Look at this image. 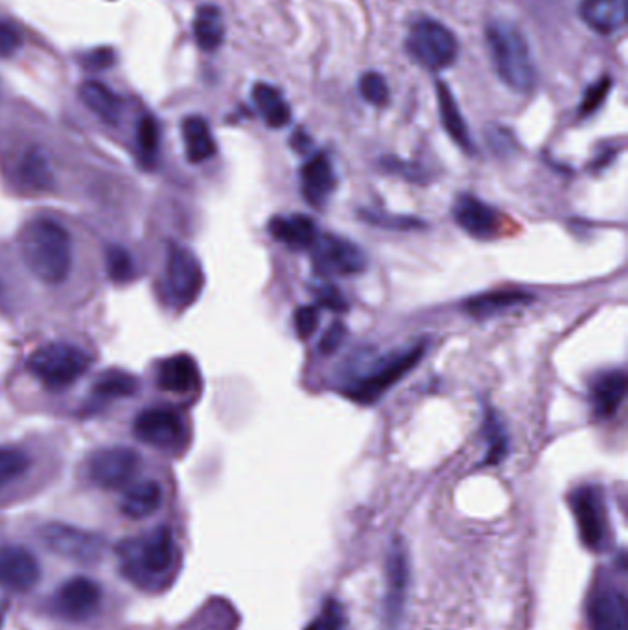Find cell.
<instances>
[{
	"mask_svg": "<svg viewBox=\"0 0 628 630\" xmlns=\"http://www.w3.org/2000/svg\"><path fill=\"white\" fill-rule=\"evenodd\" d=\"M21 34L17 26L0 19V58H10L21 48Z\"/></svg>",
	"mask_w": 628,
	"mask_h": 630,
	"instance_id": "cell-39",
	"label": "cell"
},
{
	"mask_svg": "<svg viewBox=\"0 0 628 630\" xmlns=\"http://www.w3.org/2000/svg\"><path fill=\"white\" fill-rule=\"evenodd\" d=\"M41 542L47 546L54 555L61 559L72 560L83 566H91L102 559L105 551V540L98 533L85 531L80 527L69 524L43 525L39 529Z\"/></svg>",
	"mask_w": 628,
	"mask_h": 630,
	"instance_id": "cell-6",
	"label": "cell"
},
{
	"mask_svg": "<svg viewBox=\"0 0 628 630\" xmlns=\"http://www.w3.org/2000/svg\"><path fill=\"white\" fill-rule=\"evenodd\" d=\"M19 247L26 268L43 284L58 286L69 277L74 247L63 223L48 216L30 220L19 234Z\"/></svg>",
	"mask_w": 628,
	"mask_h": 630,
	"instance_id": "cell-1",
	"label": "cell"
},
{
	"mask_svg": "<svg viewBox=\"0 0 628 630\" xmlns=\"http://www.w3.org/2000/svg\"><path fill=\"white\" fill-rule=\"evenodd\" d=\"M485 433H487V441H489V452L485 457V465H500L505 459V455L509 454V439L505 428L498 419V415L494 411L487 413L485 420Z\"/></svg>",
	"mask_w": 628,
	"mask_h": 630,
	"instance_id": "cell-32",
	"label": "cell"
},
{
	"mask_svg": "<svg viewBox=\"0 0 628 630\" xmlns=\"http://www.w3.org/2000/svg\"><path fill=\"white\" fill-rule=\"evenodd\" d=\"M139 391V380L124 371H107L94 384L96 402L111 398L133 397Z\"/></svg>",
	"mask_w": 628,
	"mask_h": 630,
	"instance_id": "cell-31",
	"label": "cell"
},
{
	"mask_svg": "<svg viewBox=\"0 0 628 630\" xmlns=\"http://www.w3.org/2000/svg\"><path fill=\"white\" fill-rule=\"evenodd\" d=\"M361 218L365 222L378 225L382 229H395V231H411V229H422L424 223L417 218H408V216H387L382 212H369V210H361Z\"/></svg>",
	"mask_w": 628,
	"mask_h": 630,
	"instance_id": "cell-36",
	"label": "cell"
},
{
	"mask_svg": "<svg viewBox=\"0 0 628 630\" xmlns=\"http://www.w3.org/2000/svg\"><path fill=\"white\" fill-rule=\"evenodd\" d=\"M293 321H295V330H297L299 338H312L315 330H317V325H319L317 308L315 306H301V308H297Z\"/></svg>",
	"mask_w": 628,
	"mask_h": 630,
	"instance_id": "cell-38",
	"label": "cell"
},
{
	"mask_svg": "<svg viewBox=\"0 0 628 630\" xmlns=\"http://www.w3.org/2000/svg\"><path fill=\"white\" fill-rule=\"evenodd\" d=\"M301 183L306 201L314 207H323L336 188L334 168L325 153H317L301 168Z\"/></svg>",
	"mask_w": 628,
	"mask_h": 630,
	"instance_id": "cell-20",
	"label": "cell"
},
{
	"mask_svg": "<svg viewBox=\"0 0 628 630\" xmlns=\"http://www.w3.org/2000/svg\"><path fill=\"white\" fill-rule=\"evenodd\" d=\"M166 284L172 301L179 306L194 303L205 284L203 268L196 255L187 247L175 242L168 244Z\"/></svg>",
	"mask_w": 628,
	"mask_h": 630,
	"instance_id": "cell-9",
	"label": "cell"
},
{
	"mask_svg": "<svg viewBox=\"0 0 628 630\" xmlns=\"http://www.w3.org/2000/svg\"><path fill=\"white\" fill-rule=\"evenodd\" d=\"M140 468V455L126 448L113 446L94 452L87 463V474L100 489H120L137 476Z\"/></svg>",
	"mask_w": 628,
	"mask_h": 630,
	"instance_id": "cell-11",
	"label": "cell"
},
{
	"mask_svg": "<svg viewBox=\"0 0 628 630\" xmlns=\"http://www.w3.org/2000/svg\"><path fill=\"white\" fill-rule=\"evenodd\" d=\"M194 35L199 47L207 52L220 48L225 37V24L223 15L216 6H203L199 8L196 21H194Z\"/></svg>",
	"mask_w": 628,
	"mask_h": 630,
	"instance_id": "cell-30",
	"label": "cell"
},
{
	"mask_svg": "<svg viewBox=\"0 0 628 630\" xmlns=\"http://www.w3.org/2000/svg\"><path fill=\"white\" fill-rule=\"evenodd\" d=\"M157 385L161 391L175 395L198 391L201 385L198 363L188 354H175L166 358L157 367Z\"/></svg>",
	"mask_w": 628,
	"mask_h": 630,
	"instance_id": "cell-17",
	"label": "cell"
},
{
	"mask_svg": "<svg viewBox=\"0 0 628 630\" xmlns=\"http://www.w3.org/2000/svg\"><path fill=\"white\" fill-rule=\"evenodd\" d=\"M117 63V54L111 48H96L82 58V65L89 70H105Z\"/></svg>",
	"mask_w": 628,
	"mask_h": 630,
	"instance_id": "cell-42",
	"label": "cell"
},
{
	"mask_svg": "<svg viewBox=\"0 0 628 630\" xmlns=\"http://www.w3.org/2000/svg\"><path fill=\"white\" fill-rule=\"evenodd\" d=\"M41 579V566L28 549L17 544L0 546V586L24 594Z\"/></svg>",
	"mask_w": 628,
	"mask_h": 630,
	"instance_id": "cell-14",
	"label": "cell"
},
{
	"mask_svg": "<svg viewBox=\"0 0 628 630\" xmlns=\"http://www.w3.org/2000/svg\"><path fill=\"white\" fill-rule=\"evenodd\" d=\"M310 253L315 271L326 277H350L367 268V257L360 247L338 234H317Z\"/></svg>",
	"mask_w": 628,
	"mask_h": 630,
	"instance_id": "cell-7",
	"label": "cell"
},
{
	"mask_svg": "<svg viewBox=\"0 0 628 630\" xmlns=\"http://www.w3.org/2000/svg\"><path fill=\"white\" fill-rule=\"evenodd\" d=\"M105 262H107V273L113 282L126 284L129 280L135 279L137 268H135V260L131 257L128 249H124L120 245L107 247Z\"/></svg>",
	"mask_w": 628,
	"mask_h": 630,
	"instance_id": "cell-34",
	"label": "cell"
},
{
	"mask_svg": "<svg viewBox=\"0 0 628 630\" xmlns=\"http://www.w3.org/2000/svg\"><path fill=\"white\" fill-rule=\"evenodd\" d=\"M426 354V343L420 341L406 349L396 350L387 358H382L365 376L343 385L345 397L360 404H373L378 398L398 384L406 374L411 373Z\"/></svg>",
	"mask_w": 628,
	"mask_h": 630,
	"instance_id": "cell-3",
	"label": "cell"
},
{
	"mask_svg": "<svg viewBox=\"0 0 628 630\" xmlns=\"http://www.w3.org/2000/svg\"><path fill=\"white\" fill-rule=\"evenodd\" d=\"M489 142L492 150H496V152H511L512 146H514L511 133L500 126H494L490 129Z\"/></svg>",
	"mask_w": 628,
	"mask_h": 630,
	"instance_id": "cell-45",
	"label": "cell"
},
{
	"mask_svg": "<svg viewBox=\"0 0 628 630\" xmlns=\"http://www.w3.org/2000/svg\"><path fill=\"white\" fill-rule=\"evenodd\" d=\"M163 505V489L157 481H142L133 485L120 502V511L131 520H142L157 513Z\"/></svg>",
	"mask_w": 628,
	"mask_h": 630,
	"instance_id": "cell-23",
	"label": "cell"
},
{
	"mask_svg": "<svg viewBox=\"0 0 628 630\" xmlns=\"http://www.w3.org/2000/svg\"><path fill=\"white\" fill-rule=\"evenodd\" d=\"M345 336H347V327H345L341 321L332 323L325 334H323V338H321L319 350H321L323 354H334V352L339 349V345L343 343Z\"/></svg>",
	"mask_w": 628,
	"mask_h": 630,
	"instance_id": "cell-43",
	"label": "cell"
},
{
	"mask_svg": "<svg viewBox=\"0 0 628 630\" xmlns=\"http://www.w3.org/2000/svg\"><path fill=\"white\" fill-rule=\"evenodd\" d=\"M406 48L417 63L433 70L450 67L457 58L454 34L444 24L428 17H422L411 26Z\"/></svg>",
	"mask_w": 628,
	"mask_h": 630,
	"instance_id": "cell-5",
	"label": "cell"
},
{
	"mask_svg": "<svg viewBox=\"0 0 628 630\" xmlns=\"http://www.w3.org/2000/svg\"><path fill=\"white\" fill-rule=\"evenodd\" d=\"M345 627H347V619H345L343 608L339 607L338 601H328L319 619L317 630H345Z\"/></svg>",
	"mask_w": 628,
	"mask_h": 630,
	"instance_id": "cell-41",
	"label": "cell"
},
{
	"mask_svg": "<svg viewBox=\"0 0 628 630\" xmlns=\"http://www.w3.org/2000/svg\"><path fill=\"white\" fill-rule=\"evenodd\" d=\"M317 303L325 306L328 310H332V312H345L349 308L347 301L343 299V295L339 293L338 288H334L330 284H326V286L317 290Z\"/></svg>",
	"mask_w": 628,
	"mask_h": 630,
	"instance_id": "cell-44",
	"label": "cell"
},
{
	"mask_svg": "<svg viewBox=\"0 0 628 630\" xmlns=\"http://www.w3.org/2000/svg\"><path fill=\"white\" fill-rule=\"evenodd\" d=\"M570 502L582 544L592 551H603L608 542V516L601 489L581 487L571 494Z\"/></svg>",
	"mask_w": 628,
	"mask_h": 630,
	"instance_id": "cell-10",
	"label": "cell"
},
{
	"mask_svg": "<svg viewBox=\"0 0 628 630\" xmlns=\"http://www.w3.org/2000/svg\"><path fill=\"white\" fill-rule=\"evenodd\" d=\"M588 623L592 630H628L625 595L616 588H603L588 605Z\"/></svg>",
	"mask_w": 628,
	"mask_h": 630,
	"instance_id": "cell-18",
	"label": "cell"
},
{
	"mask_svg": "<svg viewBox=\"0 0 628 630\" xmlns=\"http://www.w3.org/2000/svg\"><path fill=\"white\" fill-rule=\"evenodd\" d=\"M183 140L190 163H205L214 157L216 142L210 133L209 124L203 117H187L183 120Z\"/></svg>",
	"mask_w": 628,
	"mask_h": 630,
	"instance_id": "cell-25",
	"label": "cell"
},
{
	"mask_svg": "<svg viewBox=\"0 0 628 630\" xmlns=\"http://www.w3.org/2000/svg\"><path fill=\"white\" fill-rule=\"evenodd\" d=\"M137 140H139V152L142 161L148 166H153L157 155H159V148H161V128H159V122L152 115H146L140 120Z\"/></svg>",
	"mask_w": 628,
	"mask_h": 630,
	"instance_id": "cell-33",
	"label": "cell"
},
{
	"mask_svg": "<svg viewBox=\"0 0 628 630\" xmlns=\"http://www.w3.org/2000/svg\"><path fill=\"white\" fill-rule=\"evenodd\" d=\"M454 218L457 225L477 240H490L500 231V214L485 201L465 194L455 201Z\"/></svg>",
	"mask_w": 628,
	"mask_h": 630,
	"instance_id": "cell-15",
	"label": "cell"
},
{
	"mask_svg": "<svg viewBox=\"0 0 628 630\" xmlns=\"http://www.w3.org/2000/svg\"><path fill=\"white\" fill-rule=\"evenodd\" d=\"M269 233L275 240H279L295 251L310 249L319 234L314 220L303 214L273 218L269 222Z\"/></svg>",
	"mask_w": 628,
	"mask_h": 630,
	"instance_id": "cell-21",
	"label": "cell"
},
{
	"mask_svg": "<svg viewBox=\"0 0 628 630\" xmlns=\"http://www.w3.org/2000/svg\"><path fill=\"white\" fill-rule=\"evenodd\" d=\"M133 433L140 443L159 450H181L188 439L187 422L179 411L150 408L140 411L133 422Z\"/></svg>",
	"mask_w": 628,
	"mask_h": 630,
	"instance_id": "cell-8",
	"label": "cell"
},
{
	"mask_svg": "<svg viewBox=\"0 0 628 630\" xmlns=\"http://www.w3.org/2000/svg\"><path fill=\"white\" fill-rule=\"evenodd\" d=\"M581 19L597 34H612L627 19L625 0H582Z\"/></svg>",
	"mask_w": 628,
	"mask_h": 630,
	"instance_id": "cell-22",
	"label": "cell"
},
{
	"mask_svg": "<svg viewBox=\"0 0 628 630\" xmlns=\"http://www.w3.org/2000/svg\"><path fill=\"white\" fill-rule=\"evenodd\" d=\"M80 98L87 109H91L94 115L102 118L107 124L115 126L120 120V100L107 85L100 82H85L80 87Z\"/></svg>",
	"mask_w": 628,
	"mask_h": 630,
	"instance_id": "cell-27",
	"label": "cell"
},
{
	"mask_svg": "<svg viewBox=\"0 0 628 630\" xmlns=\"http://www.w3.org/2000/svg\"><path fill=\"white\" fill-rule=\"evenodd\" d=\"M28 371L52 391H63L76 384L91 367V356L70 343H48L28 358Z\"/></svg>",
	"mask_w": 628,
	"mask_h": 630,
	"instance_id": "cell-4",
	"label": "cell"
},
{
	"mask_svg": "<svg viewBox=\"0 0 628 630\" xmlns=\"http://www.w3.org/2000/svg\"><path fill=\"white\" fill-rule=\"evenodd\" d=\"M174 564V537L168 527H157L139 546V559L133 570L142 577L164 575Z\"/></svg>",
	"mask_w": 628,
	"mask_h": 630,
	"instance_id": "cell-16",
	"label": "cell"
},
{
	"mask_svg": "<svg viewBox=\"0 0 628 630\" xmlns=\"http://www.w3.org/2000/svg\"><path fill=\"white\" fill-rule=\"evenodd\" d=\"M533 303V295L520 292V290H498V292H487L470 297L465 303L466 314L472 317H490V315L500 314L509 308L524 306Z\"/></svg>",
	"mask_w": 628,
	"mask_h": 630,
	"instance_id": "cell-24",
	"label": "cell"
},
{
	"mask_svg": "<svg viewBox=\"0 0 628 630\" xmlns=\"http://www.w3.org/2000/svg\"><path fill=\"white\" fill-rule=\"evenodd\" d=\"M102 588L89 577H72L59 586L52 597V608L59 618L87 621L102 605Z\"/></svg>",
	"mask_w": 628,
	"mask_h": 630,
	"instance_id": "cell-13",
	"label": "cell"
},
{
	"mask_svg": "<svg viewBox=\"0 0 628 630\" xmlns=\"http://www.w3.org/2000/svg\"><path fill=\"white\" fill-rule=\"evenodd\" d=\"M360 93L369 104L385 105L389 102V87L385 83L384 76L376 72L361 76Z\"/></svg>",
	"mask_w": 628,
	"mask_h": 630,
	"instance_id": "cell-37",
	"label": "cell"
},
{
	"mask_svg": "<svg viewBox=\"0 0 628 630\" xmlns=\"http://www.w3.org/2000/svg\"><path fill=\"white\" fill-rule=\"evenodd\" d=\"M490 58L501 82L516 93H527L536 80L535 63L524 35L511 23L496 21L487 30Z\"/></svg>",
	"mask_w": 628,
	"mask_h": 630,
	"instance_id": "cell-2",
	"label": "cell"
},
{
	"mask_svg": "<svg viewBox=\"0 0 628 630\" xmlns=\"http://www.w3.org/2000/svg\"><path fill=\"white\" fill-rule=\"evenodd\" d=\"M30 467V457L19 448H0V489L12 483Z\"/></svg>",
	"mask_w": 628,
	"mask_h": 630,
	"instance_id": "cell-35",
	"label": "cell"
},
{
	"mask_svg": "<svg viewBox=\"0 0 628 630\" xmlns=\"http://www.w3.org/2000/svg\"><path fill=\"white\" fill-rule=\"evenodd\" d=\"M437 96H439V111H441L442 126L448 131V135L455 140L457 146H461L465 152H474V144L470 139V133L466 128L463 115L459 107L455 104L454 94L446 89L444 83L437 85Z\"/></svg>",
	"mask_w": 628,
	"mask_h": 630,
	"instance_id": "cell-29",
	"label": "cell"
},
{
	"mask_svg": "<svg viewBox=\"0 0 628 630\" xmlns=\"http://www.w3.org/2000/svg\"><path fill=\"white\" fill-rule=\"evenodd\" d=\"M610 91V80L594 83L588 93L584 94L581 104V115H592L605 102L606 94Z\"/></svg>",
	"mask_w": 628,
	"mask_h": 630,
	"instance_id": "cell-40",
	"label": "cell"
},
{
	"mask_svg": "<svg viewBox=\"0 0 628 630\" xmlns=\"http://www.w3.org/2000/svg\"><path fill=\"white\" fill-rule=\"evenodd\" d=\"M19 177L24 187L30 188L32 192H50L56 185V177L47 155L39 148H30L24 153L19 164Z\"/></svg>",
	"mask_w": 628,
	"mask_h": 630,
	"instance_id": "cell-26",
	"label": "cell"
},
{
	"mask_svg": "<svg viewBox=\"0 0 628 630\" xmlns=\"http://www.w3.org/2000/svg\"><path fill=\"white\" fill-rule=\"evenodd\" d=\"M627 395V374L623 371H608L599 374L590 387V400L597 419H610L621 408Z\"/></svg>",
	"mask_w": 628,
	"mask_h": 630,
	"instance_id": "cell-19",
	"label": "cell"
},
{
	"mask_svg": "<svg viewBox=\"0 0 628 630\" xmlns=\"http://www.w3.org/2000/svg\"><path fill=\"white\" fill-rule=\"evenodd\" d=\"M409 559L400 542H391L385 560L384 625L387 630H396L404 618L408 599Z\"/></svg>",
	"mask_w": 628,
	"mask_h": 630,
	"instance_id": "cell-12",
	"label": "cell"
},
{
	"mask_svg": "<svg viewBox=\"0 0 628 630\" xmlns=\"http://www.w3.org/2000/svg\"><path fill=\"white\" fill-rule=\"evenodd\" d=\"M253 102L269 128L279 129L288 126L291 111L279 89L271 87L268 83H256L253 89Z\"/></svg>",
	"mask_w": 628,
	"mask_h": 630,
	"instance_id": "cell-28",
	"label": "cell"
}]
</instances>
